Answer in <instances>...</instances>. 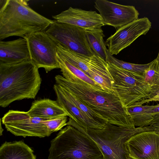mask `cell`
<instances>
[{"label":"cell","mask_w":159,"mask_h":159,"mask_svg":"<svg viewBox=\"0 0 159 159\" xmlns=\"http://www.w3.org/2000/svg\"><path fill=\"white\" fill-rule=\"evenodd\" d=\"M47 120L31 117L27 112L9 110L1 120L7 130L16 136L43 138L52 134L47 126Z\"/></svg>","instance_id":"ba28073f"},{"label":"cell","mask_w":159,"mask_h":159,"mask_svg":"<svg viewBox=\"0 0 159 159\" xmlns=\"http://www.w3.org/2000/svg\"><path fill=\"white\" fill-rule=\"evenodd\" d=\"M61 86L64 93L69 101L89 117L104 126L108 123L107 120L86 105L71 93Z\"/></svg>","instance_id":"603a6c76"},{"label":"cell","mask_w":159,"mask_h":159,"mask_svg":"<svg viewBox=\"0 0 159 159\" xmlns=\"http://www.w3.org/2000/svg\"><path fill=\"white\" fill-rule=\"evenodd\" d=\"M55 79L56 84L70 92L108 123L120 127L135 128L126 107L113 90L108 92L96 89L83 81L71 82L60 75H56Z\"/></svg>","instance_id":"6da1fadb"},{"label":"cell","mask_w":159,"mask_h":159,"mask_svg":"<svg viewBox=\"0 0 159 159\" xmlns=\"http://www.w3.org/2000/svg\"><path fill=\"white\" fill-rule=\"evenodd\" d=\"M0 159H36L33 151L22 141L6 142L0 148Z\"/></svg>","instance_id":"ac0fdd59"},{"label":"cell","mask_w":159,"mask_h":159,"mask_svg":"<svg viewBox=\"0 0 159 159\" xmlns=\"http://www.w3.org/2000/svg\"><path fill=\"white\" fill-rule=\"evenodd\" d=\"M29 0H0V40L45 31L54 22L36 12Z\"/></svg>","instance_id":"3957f363"},{"label":"cell","mask_w":159,"mask_h":159,"mask_svg":"<svg viewBox=\"0 0 159 159\" xmlns=\"http://www.w3.org/2000/svg\"><path fill=\"white\" fill-rule=\"evenodd\" d=\"M158 55H159V52H158Z\"/></svg>","instance_id":"f1b7e54d"},{"label":"cell","mask_w":159,"mask_h":159,"mask_svg":"<svg viewBox=\"0 0 159 159\" xmlns=\"http://www.w3.org/2000/svg\"><path fill=\"white\" fill-rule=\"evenodd\" d=\"M53 88L56 95L57 101L60 105L68 113L69 118L79 126L87 129H102L104 128L105 126L91 119L72 104L65 95L60 85L56 84Z\"/></svg>","instance_id":"2e32d148"},{"label":"cell","mask_w":159,"mask_h":159,"mask_svg":"<svg viewBox=\"0 0 159 159\" xmlns=\"http://www.w3.org/2000/svg\"><path fill=\"white\" fill-rule=\"evenodd\" d=\"M52 17L57 22L85 30L101 28L104 25L101 16L96 11H86L71 7Z\"/></svg>","instance_id":"5bb4252c"},{"label":"cell","mask_w":159,"mask_h":159,"mask_svg":"<svg viewBox=\"0 0 159 159\" xmlns=\"http://www.w3.org/2000/svg\"><path fill=\"white\" fill-rule=\"evenodd\" d=\"M32 117L49 119L62 116H68L66 111L57 101L49 98H44L34 101L27 112Z\"/></svg>","instance_id":"e0dca14e"},{"label":"cell","mask_w":159,"mask_h":159,"mask_svg":"<svg viewBox=\"0 0 159 159\" xmlns=\"http://www.w3.org/2000/svg\"><path fill=\"white\" fill-rule=\"evenodd\" d=\"M57 57L59 69L62 76L66 79L75 82L83 81L95 89H102L99 84L81 70L61 57L57 55Z\"/></svg>","instance_id":"d6986e66"},{"label":"cell","mask_w":159,"mask_h":159,"mask_svg":"<svg viewBox=\"0 0 159 159\" xmlns=\"http://www.w3.org/2000/svg\"><path fill=\"white\" fill-rule=\"evenodd\" d=\"M31 60L28 43L25 38L11 41H0V63L7 65Z\"/></svg>","instance_id":"9a60e30c"},{"label":"cell","mask_w":159,"mask_h":159,"mask_svg":"<svg viewBox=\"0 0 159 159\" xmlns=\"http://www.w3.org/2000/svg\"><path fill=\"white\" fill-rule=\"evenodd\" d=\"M94 4L104 25L118 29L139 18V13L133 6L122 5L106 0H96Z\"/></svg>","instance_id":"7c38bea8"},{"label":"cell","mask_w":159,"mask_h":159,"mask_svg":"<svg viewBox=\"0 0 159 159\" xmlns=\"http://www.w3.org/2000/svg\"><path fill=\"white\" fill-rule=\"evenodd\" d=\"M108 64L113 81L112 90L117 95L124 107L143 105L144 101L152 98L150 88L145 81L143 75L125 70L111 63Z\"/></svg>","instance_id":"8992f818"},{"label":"cell","mask_w":159,"mask_h":159,"mask_svg":"<svg viewBox=\"0 0 159 159\" xmlns=\"http://www.w3.org/2000/svg\"><path fill=\"white\" fill-rule=\"evenodd\" d=\"M153 105H134L126 107L135 127H144L151 125L153 117L151 113Z\"/></svg>","instance_id":"44dd1931"},{"label":"cell","mask_w":159,"mask_h":159,"mask_svg":"<svg viewBox=\"0 0 159 159\" xmlns=\"http://www.w3.org/2000/svg\"><path fill=\"white\" fill-rule=\"evenodd\" d=\"M67 125L75 127L91 138L98 145L103 159H131L126 143L133 135L146 131H153L151 125L129 128L107 123L102 129L84 128L69 118Z\"/></svg>","instance_id":"277c9868"},{"label":"cell","mask_w":159,"mask_h":159,"mask_svg":"<svg viewBox=\"0 0 159 159\" xmlns=\"http://www.w3.org/2000/svg\"><path fill=\"white\" fill-rule=\"evenodd\" d=\"M151 27V22L144 17L118 29L105 42L109 52L113 56L117 54L140 36L145 35Z\"/></svg>","instance_id":"8fae6325"},{"label":"cell","mask_w":159,"mask_h":159,"mask_svg":"<svg viewBox=\"0 0 159 159\" xmlns=\"http://www.w3.org/2000/svg\"><path fill=\"white\" fill-rule=\"evenodd\" d=\"M153 129V131L159 134V122L152 124L151 125Z\"/></svg>","instance_id":"83f0119b"},{"label":"cell","mask_w":159,"mask_h":159,"mask_svg":"<svg viewBox=\"0 0 159 159\" xmlns=\"http://www.w3.org/2000/svg\"><path fill=\"white\" fill-rule=\"evenodd\" d=\"M42 80L39 68L31 60L7 65L0 63V106L24 99H34Z\"/></svg>","instance_id":"7a4b0ae2"},{"label":"cell","mask_w":159,"mask_h":159,"mask_svg":"<svg viewBox=\"0 0 159 159\" xmlns=\"http://www.w3.org/2000/svg\"><path fill=\"white\" fill-rule=\"evenodd\" d=\"M49 152L48 159H103L95 141L70 125L51 141Z\"/></svg>","instance_id":"5b68a950"},{"label":"cell","mask_w":159,"mask_h":159,"mask_svg":"<svg viewBox=\"0 0 159 159\" xmlns=\"http://www.w3.org/2000/svg\"><path fill=\"white\" fill-rule=\"evenodd\" d=\"M152 101H159V92L152 98L146 99L143 102L142 105L145 103H148Z\"/></svg>","instance_id":"4316f807"},{"label":"cell","mask_w":159,"mask_h":159,"mask_svg":"<svg viewBox=\"0 0 159 159\" xmlns=\"http://www.w3.org/2000/svg\"><path fill=\"white\" fill-rule=\"evenodd\" d=\"M143 76L150 88L152 98L159 92V55L149 63Z\"/></svg>","instance_id":"7402d4cb"},{"label":"cell","mask_w":159,"mask_h":159,"mask_svg":"<svg viewBox=\"0 0 159 159\" xmlns=\"http://www.w3.org/2000/svg\"><path fill=\"white\" fill-rule=\"evenodd\" d=\"M107 62L125 70L137 74L143 75L149 63L144 64L132 63L119 60L110 54L108 49L107 50Z\"/></svg>","instance_id":"cb8c5ba5"},{"label":"cell","mask_w":159,"mask_h":159,"mask_svg":"<svg viewBox=\"0 0 159 159\" xmlns=\"http://www.w3.org/2000/svg\"><path fill=\"white\" fill-rule=\"evenodd\" d=\"M126 144L131 159H159V134L153 130L136 134Z\"/></svg>","instance_id":"4fadbf2b"},{"label":"cell","mask_w":159,"mask_h":159,"mask_svg":"<svg viewBox=\"0 0 159 159\" xmlns=\"http://www.w3.org/2000/svg\"><path fill=\"white\" fill-rule=\"evenodd\" d=\"M85 30L54 20L45 32L57 43L78 54L90 57L94 54L87 41Z\"/></svg>","instance_id":"9c48e42d"},{"label":"cell","mask_w":159,"mask_h":159,"mask_svg":"<svg viewBox=\"0 0 159 159\" xmlns=\"http://www.w3.org/2000/svg\"><path fill=\"white\" fill-rule=\"evenodd\" d=\"M151 113L153 117L151 125L159 122V104L154 106L151 110Z\"/></svg>","instance_id":"484cf974"},{"label":"cell","mask_w":159,"mask_h":159,"mask_svg":"<svg viewBox=\"0 0 159 159\" xmlns=\"http://www.w3.org/2000/svg\"><path fill=\"white\" fill-rule=\"evenodd\" d=\"M67 116H62L47 120L46 125L49 131L52 133L61 130L64 126L67 125Z\"/></svg>","instance_id":"d4e9b609"},{"label":"cell","mask_w":159,"mask_h":159,"mask_svg":"<svg viewBox=\"0 0 159 159\" xmlns=\"http://www.w3.org/2000/svg\"><path fill=\"white\" fill-rule=\"evenodd\" d=\"M88 43L93 54L107 62V49L103 38L105 36L101 28L85 30Z\"/></svg>","instance_id":"ffe728a7"},{"label":"cell","mask_w":159,"mask_h":159,"mask_svg":"<svg viewBox=\"0 0 159 159\" xmlns=\"http://www.w3.org/2000/svg\"><path fill=\"white\" fill-rule=\"evenodd\" d=\"M25 38L30 57L39 69L43 68L46 73L59 66L57 57V43L45 31L31 34Z\"/></svg>","instance_id":"30bf717a"},{"label":"cell","mask_w":159,"mask_h":159,"mask_svg":"<svg viewBox=\"0 0 159 159\" xmlns=\"http://www.w3.org/2000/svg\"><path fill=\"white\" fill-rule=\"evenodd\" d=\"M57 55L81 70L103 89H108L112 84L113 81L108 63L96 55L89 57L78 54L57 43Z\"/></svg>","instance_id":"52a82bcc"}]
</instances>
